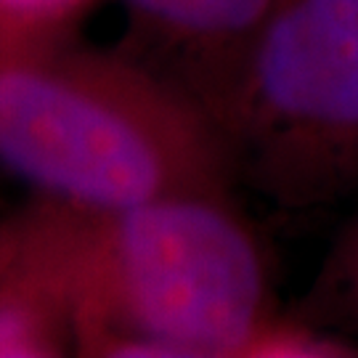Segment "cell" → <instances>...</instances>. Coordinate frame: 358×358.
<instances>
[{
	"instance_id": "52a82bcc",
	"label": "cell",
	"mask_w": 358,
	"mask_h": 358,
	"mask_svg": "<svg viewBox=\"0 0 358 358\" xmlns=\"http://www.w3.org/2000/svg\"><path fill=\"white\" fill-rule=\"evenodd\" d=\"M0 3L11 6V8H16V11L40 13V11H56V8H64L66 3H72V0H0Z\"/></svg>"
},
{
	"instance_id": "5b68a950",
	"label": "cell",
	"mask_w": 358,
	"mask_h": 358,
	"mask_svg": "<svg viewBox=\"0 0 358 358\" xmlns=\"http://www.w3.org/2000/svg\"><path fill=\"white\" fill-rule=\"evenodd\" d=\"M152 22L207 43H239L250 59L271 0H128ZM244 77V75H242Z\"/></svg>"
},
{
	"instance_id": "277c9868",
	"label": "cell",
	"mask_w": 358,
	"mask_h": 358,
	"mask_svg": "<svg viewBox=\"0 0 358 358\" xmlns=\"http://www.w3.org/2000/svg\"><path fill=\"white\" fill-rule=\"evenodd\" d=\"M297 316L358 343V213L334 234Z\"/></svg>"
},
{
	"instance_id": "7a4b0ae2",
	"label": "cell",
	"mask_w": 358,
	"mask_h": 358,
	"mask_svg": "<svg viewBox=\"0 0 358 358\" xmlns=\"http://www.w3.org/2000/svg\"><path fill=\"white\" fill-rule=\"evenodd\" d=\"M120 282L141 337L122 356H263L292 319L268 306L255 236L202 196L117 210Z\"/></svg>"
},
{
	"instance_id": "8992f818",
	"label": "cell",
	"mask_w": 358,
	"mask_h": 358,
	"mask_svg": "<svg viewBox=\"0 0 358 358\" xmlns=\"http://www.w3.org/2000/svg\"><path fill=\"white\" fill-rule=\"evenodd\" d=\"M29 332L27 324L11 310H0V356H27Z\"/></svg>"
},
{
	"instance_id": "6da1fadb",
	"label": "cell",
	"mask_w": 358,
	"mask_h": 358,
	"mask_svg": "<svg viewBox=\"0 0 358 358\" xmlns=\"http://www.w3.org/2000/svg\"><path fill=\"white\" fill-rule=\"evenodd\" d=\"M260 189L289 213L358 186V0H271L239 85Z\"/></svg>"
},
{
	"instance_id": "3957f363",
	"label": "cell",
	"mask_w": 358,
	"mask_h": 358,
	"mask_svg": "<svg viewBox=\"0 0 358 358\" xmlns=\"http://www.w3.org/2000/svg\"><path fill=\"white\" fill-rule=\"evenodd\" d=\"M0 157L27 178L115 213L180 196L170 186L183 146L167 120L35 75L0 77Z\"/></svg>"
}]
</instances>
